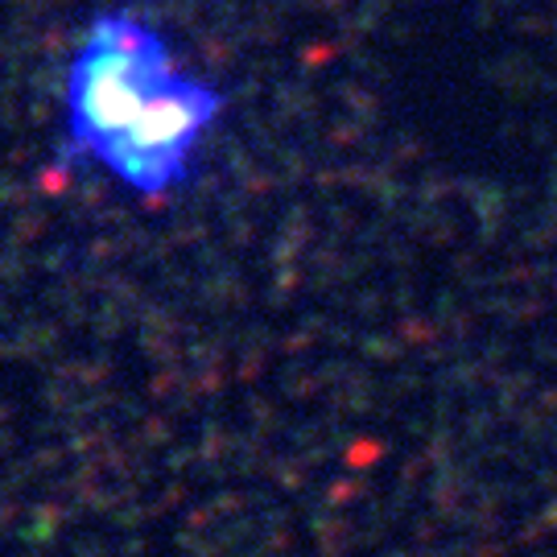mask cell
I'll list each match as a JSON object with an SVG mask.
<instances>
[{
    "label": "cell",
    "mask_w": 557,
    "mask_h": 557,
    "mask_svg": "<svg viewBox=\"0 0 557 557\" xmlns=\"http://www.w3.org/2000/svg\"><path fill=\"white\" fill-rule=\"evenodd\" d=\"M220 116L223 91L182 71L153 21L108 9L66 66L62 161L100 165L137 199L158 202L190 182Z\"/></svg>",
    "instance_id": "obj_1"
}]
</instances>
